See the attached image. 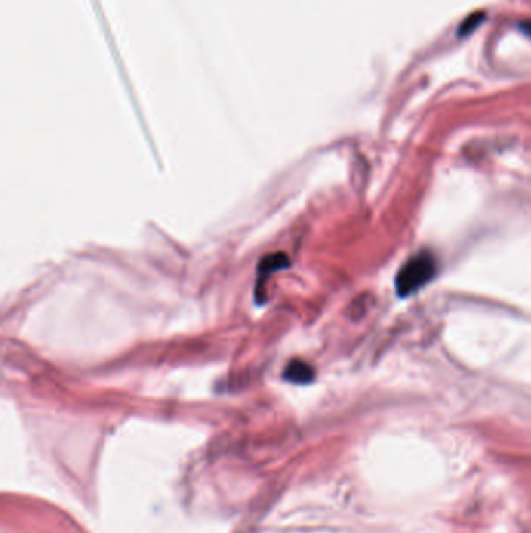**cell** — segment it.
I'll use <instances>...</instances> for the list:
<instances>
[{
  "label": "cell",
  "mask_w": 531,
  "mask_h": 533,
  "mask_svg": "<svg viewBox=\"0 0 531 533\" xmlns=\"http://www.w3.org/2000/svg\"><path fill=\"white\" fill-rule=\"evenodd\" d=\"M438 264L432 253L422 251L410 258L396 276V292L399 296H410L421 290L435 278Z\"/></svg>",
  "instance_id": "obj_1"
},
{
  "label": "cell",
  "mask_w": 531,
  "mask_h": 533,
  "mask_svg": "<svg viewBox=\"0 0 531 533\" xmlns=\"http://www.w3.org/2000/svg\"><path fill=\"white\" fill-rule=\"evenodd\" d=\"M313 378H315V371L303 361H291L284 371V379L291 384H309Z\"/></svg>",
  "instance_id": "obj_2"
},
{
  "label": "cell",
  "mask_w": 531,
  "mask_h": 533,
  "mask_svg": "<svg viewBox=\"0 0 531 533\" xmlns=\"http://www.w3.org/2000/svg\"><path fill=\"white\" fill-rule=\"evenodd\" d=\"M289 265H290V261L287 256H285L284 253H276V254H270L261 261L258 272H261L263 276H268L271 273L277 272V270L289 268Z\"/></svg>",
  "instance_id": "obj_3"
}]
</instances>
